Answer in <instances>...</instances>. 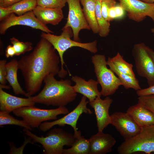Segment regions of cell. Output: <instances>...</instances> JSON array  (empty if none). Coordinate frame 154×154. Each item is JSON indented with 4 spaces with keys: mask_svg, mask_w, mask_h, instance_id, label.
I'll list each match as a JSON object with an SVG mask.
<instances>
[{
    "mask_svg": "<svg viewBox=\"0 0 154 154\" xmlns=\"http://www.w3.org/2000/svg\"><path fill=\"white\" fill-rule=\"evenodd\" d=\"M55 50L48 41L41 37L32 52L18 60V68L25 81L26 97H31L39 90L47 75L59 74L60 60Z\"/></svg>",
    "mask_w": 154,
    "mask_h": 154,
    "instance_id": "6da1fadb",
    "label": "cell"
},
{
    "mask_svg": "<svg viewBox=\"0 0 154 154\" xmlns=\"http://www.w3.org/2000/svg\"><path fill=\"white\" fill-rule=\"evenodd\" d=\"M53 74L48 75L44 78V86L37 95L32 96L35 103L47 106H65L75 99L77 94L71 86L69 79L57 80Z\"/></svg>",
    "mask_w": 154,
    "mask_h": 154,
    "instance_id": "7a4b0ae2",
    "label": "cell"
},
{
    "mask_svg": "<svg viewBox=\"0 0 154 154\" xmlns=\"http://www.w3.org/2000/svg\"><path fill=\"white\" fill-rule=\"evenodd\" d=\"M62 30V32L59 35L43 32L40 35V37L48 41L58 52L61 64V69L58 75L59 77L63 78L65 77L67 74V71L64 69L63 67L65 64L63 55L67 50L73 47H78L95 53L97 52L98 49L96 40L88 43L77 42L71 38L73 36V33L70 27H63Z\"/></svg>",
    "mask_w": 154,
    "mask_h": 154,
    "instance_id": "3957f363",
    "label": "cell"
},
{
    "mask_svg": "<svg viewBox=\"0 0 154 154\" xmlns=\"http://www.w3.org/2000/svg\"><path fill=\"white\" fill-rule=\"evenodd\" d=\"M24 133L35 142L40 144L46 154H62L63 147H71L76 138L74 135L64 131L61 128H54L50 130L45 137L37 136L30 130L24 128Z\"/></svg>",
    "mask_w": 154,
    "mask_h": 154,
    "instance_id": "277c9868",
    "label": "cell"
},
{
    "mask_svg": "<svg viewBox=\"0 0 154 154\" xmlns=\"http://www.w3.org/2000/svg\"><path fill=\"white\" fill-rule=\"evenodd\" d=\"M119 154H132L137 152L150 154L154 152V124L141 127L135 136L124 140L118 147Z\"/></svg>",
    "mask_w": 154,
    "mask_h": 154,
    "instance_id": "5b68a950",
    "label": "cell"
},
{
    "mask_svg": "<svg viewBox=\"0 0 154 154\" xmlns=\"http://www.w3.org/2000/svg\"><path fill=\"white\" fill-rule=\"evenodd\" d=\"M97 81L101 87L102 95L107 96L114 94L122 84L114 73L107 66L104 55L96 54L91 58Z\"/></svg>",
    "mask_w": 154,
    "mask_h": 154,
    "instance_id": "8992f818",
    "label": "cell"
},
{
    "mask_svg": "<svg viewBox=\"0 0 154 154\" xmlns=\"http://www.w3.org/2000/svg\"><path fill=\"white\" fill-rule=\"evenodd\" d=\"M13 112L15 116L22 118L32 128L38 127L44 121L56 119L58 115L66 114L69 112L65 106L53 109H43L34 106L21 107Z\"/></svg>",
    "mask_w": 154,
    "mask_h": 154,
    "instance_id": "52a82bcc",
    "label": "cell"
},
{
    "mask_svg": "<svg viewBox=\"0 0 154 154\" xmlns=\"http://www.w3.org/2000/svg\"><path fill=\"white\" fill-rule=\"evenodd\" d=\"M87 98L86 97L83 96L79 104L72 111L58 119L42 123L39 127L40 130L44 132L55 125L63 126L67 125L71 126L73 128L74 135L76 138L81 136V132L80 131L78 130L76 127L79 117L83 113L91 114L93 113L87 107V104L89 102L86 100Z\"/></svg>",
    "mask_w": 154,
    "mask_h": 154,
    "instance_id": "ba28073f",
    "label": "cell"
},
{
    "mask_svg": "<svg viewBox=\"0 0 154 154\" xmlns=\"http://www.w3.org/2000/svg\"><path fill=\"white\" fill-rule=\"evenodd\" d=\"M144 43L134 45L132 56L139 75L145 78L149 86L154 85V64Z\"/></svg>",
    "mask_w": 154,
    "mask_h": 154,
    "instance_id": "9c48e42d",
    "label": "cell"
},
{
    "mask_svg": "<svg viewBox=\"0 0 154 154\" xmlns=\"http://www.w3.org/2000/svg\"><path fill=\"white\" fill-rule=\"evenodd\" d=\"M0 21V33L2 35H4L9 28L17 25L29 27L46 33H53L46 25L38 20L33 11L20 16H16L14 13H11Z\"/></svg>",
    "mask_w": 154,
    "mask_h": 154,
    "instance_id": "30bf717a",
    "label": "cell"
},
{
    "mask_svg": "<svg viewBox=\"0 0 154 154\" xmlns=\"http://www.w3.org/2000/svg\"><path fill=\"white\" fill-rule=\"evenodd\" d=\"M68 7V14L66 23L63 27H70L73 32V40L80 42V31L90 28L81 7L80 0H66Z\"/></svg>",
    "mask_w": 154,
    "mask_h": 154,
    "instance_id": "8fae6325",
    "label": "cell"
},
{
    "mask_svg": "<svg viewBox=\"0 0 154 154\" xmlns=\"http://www.w3.org/2000/svg\"><path fill=\"white\" fill-rule=\"evenodd\" d=\"M118 1L129 19L139 22L148 17L154 22V3H148L140 0Z\"/></svg>",
    "mask_w": 154,
    "mask_h": 154,
    "instance_id": "7c38bea8",
    "label": "cell"
},
{
    "mask_svg": "<svg viewBox=\"0 0 154 154\" xmlns=\"http://www.w3.org/2000/svg\"><path fill=\"white\" fill-rule=\"evenodd\" d=\"M110 116L111 124L115 127L124 140L135 136L141 131V127L126 112H115Z\"/></svg>",
    "mask_w": 154,
    "mask_h": 154,
    "instance_id": "4fadbf2b",
    "label": "cell"
},
{
    "mask_svg": "<svg viewBox=\"0 0 154 154\" xmlns=\"http://www.w3.org/2000/svg\"><path fill=\"white\" fill-rule=\"evenodd\" d=\"M112 102V100L108 96L103 100L100 97H98L89 102L90 106L94 111L98 132L103 131L111 123V118L109 114V110Z\"/></svg>",
    "mask_w": 154,
    "mask_h": 154,
    "instance_id": "5bb4252c",
    "label": "cell"
},
{
    "mask_svg": "<svg viewBox=\"0 0 154 154\" xmlns=\"http://www.w3.org/2000/svg\"><path fill=\"white\" fill-rule=\"evenodd\" d=\"M90 145L89 154H105L111 152L116 143L111 135L98 132L89 139Z\"/></svg>",
    "mask_w": 154,
    "mask_h": 154,
    "instance_id": "9a60e30c",
    "label": "cell"
},
{
    "mask_svg": "<svg viewBox=\"0 0 154 154\" xmlns=\"http://www.w3.org/2000/svg\"><path fill=\"white\" fill-rule=\"evenodd\" d=\"M35 103L32 96L27 98L11 95L0 88V109L10 113L18 108L24 106H34Z\"/></svg>",
    "mask_w": 154,
    "mask_h": 154,
    "instance_id": "2e32d148",
    "label": "cell"
},
{
    "mask_svg": "<svg viewBox=\"0 0 154 154\" xmlns=\"http://www.w3.org/2000/svg\"><path fill=\"white\" fill-rule=\"evenodd\" d=\"M71 80L75 83V85L72 86L75 92L86 97L88 99L89 102L93 100L97 97H101L102 95L98 90V83L97 81L90 79L86 81L77 76H72Z\"/></svg>",
    "mask_w": 154,
    "mask_h": 154,
    "instance_id": "e0dca14e",
    "label": "cell"
},
{
    "mask_svg": "<svg viewBox=\"0 0 154 154\" xmlns=\"http://www.w3.org/2000/svg\"><path fill=\"white\" fill-rule=\"evenodd\" d=\"M38 20L43 24L58 25L64 18L61 9L44 7L37 5L33 11Z\"/></svg>",
    "mask_w": 154,
    "mask_h": 154,
    "instance_id": "ac0fdd59",
    "label": "cell"
},
{
    "mask_svg": "<svg viewBox=\"0 0 154 154\" xmlns=\"http://www.w3.org/2000/svg\"><path fill=\"white\" fill-rule=\"evenodd\" d=\"M126 112L141 127L154 124V114L138 103L129 107Z\"/></svg>",
    "mask_w": 154,
    "mask_h": 154,
    "instance_id": "d6986e66",
    "label": "cell"
},
{
    "mask_svg": "<svg viewBox=\"0 0 154 154\" xmlns=\"http://www.w3.org/2000/svg\"><path fill=\"white\" fill-rule=\"evenodd\" d=\"M6 68L7 72L6 80L12 87L15 94L27 96L26 92L21 87L17 78V71L19 69L18 60L14 58L11 60L6 63Z\"/></svg>",
    "mask_w": 154,
    "mask_h": 154,
    "instance_id": "ffe728a7",
    "label": "cell"
},
{
    "mask_svg": "<svg viewBox=\"0 0 154 154\" xmlns=\"http://www.w3.org/2000/svg\"><path fill=\"white\" fill-rule=\"evenodd\" d=\"M96 0H80L83 11L90 27L94 34L98 33L96 12Z\"/></svg>",
    "mask_w": 154,
    "mask_h": 154,
    "instance_id": "44dd1931",
    "label": "cell"
},
{
    "mask_svg": "<svg viewBox=\"0 0 154 154\" xmlns=\"http://www.w3.org/2000/svg\"><path fill=\"white\" fill-rule=\"evenodd\" d=\"M107 64L117 76L125 89L132 88L136 91L141 89L138 80L136 78H133L119 71L111 61L109 57Z\"/></svg>",
    "mask_w": 154,
    "mask_h": 154,
    "instance_id": "7402d4cb",
    "label": "cell"
},
{
    "mask_svg": "<svg viewBox=\"0 0 154 154\" xmlns=\"http://www.w3.org/2000/svg\"><path fill=\"white\" fill-rule=\"evenodd\" d=\"M90 145L89 139L82 135L76 138L71 147L64 149L63 154H89Z\"/></svg>",
    "mask_w": 154,
    "mask_h": 154,
    "instance_id": "603a6c76",
    "label": "cell"
},
{
    "mask_svg": "<svg viewBox=\"0 0 154 154\" xmlns=\"http://www.w3.org/2000/svg\"><path fill=\"white\" fill-rule=\"evenodd\" d=\"M37 6V0H21L7 7L13 13L17 16L32 11Z\"/></svg>",
    "mask_w": 154,
    "mask_h": 154,
    "instance_id": "cb8c5ba5",
    "label": "cell"
},
{
    "mask_svg": "<svg viewBox=\"0 0 154 154\" xmlns=\"http://www.w3.org/2000/svg\"><path fill=\"white\" fill-rule=\"evenodd\" d=\"M109 58L119 71L133 77L136 78L133 71L132 64L126 62L119 52H117L116 55L113 57Z\"/></svg>",
    "mask_w": 154,
    "mask_h": 154,
    "instance_id": "d4e9b609",
    "label": "cell"
},
{
    "mask_svg": "<svg viewBox=\"0 0 154 154\" xmlns=\"http://www.w3.org/2000/svg\"><path fill=\"white\" fill-rule=\"evenodd\" d=\"M101 1L96 0V20L99 28L98 34L102 37L107 36L110 31V22L106 20L101 12Z\"/></svg>",
    "mask_w": 154,
    "mask_h": 154,
    "instance_id": "484cf974",
    "label": "cell"
},
{
    "mask_svg": "<svg viewBox=\"0 0 154 154\" xmlns=\"http://www.w3.org/2000/svg\"><path fill=\"white\" fill-rule=\"evenodd\" d=\"M7 112L1 111L0 112V125H13L20 126L31 130V128L23 120H18L9 114Z\"/></svg>",
    "mask_w": 154,
    "mask_h": 154,
    "instance_id": "4316f807",
    "label": "cell"
},
{
    "mask_svg": "<svg viewBox=\"0 0 154 154\" xmlns=\"http://www.w3.org/2000/svg\"><path fill=\"white\" fill-rule=\"evenodd\" d=\"M10 40L15 49V56L23 54L33 49L32 43L30 42H21L13 37L11 38Z\"/></svg>",
    "mask_w": 154,
    "mask_h": 154,
    "instance_id": "83f0119b",
    "label": "cell"
},
{
    "mask_svg": "<svg viewBox=\"0 0 154 154\" xmlns=\"http://www.w3.org/2000/svg\"><path fill=\"white\" fill-rule=\"evenodd\" d=\"M66 3V0H37V5L46 8L62 9Z\"/></svg>",
    "mask_w": 154,
    "mask_h": 154,
    "instance_id": "f1b7e54d",
    "label": "cell"
},
{
    "mask_svg": "<svg viewBox=\"0 0 154 154\" xmlns=\"http://www.w3.org/2000/svg\"><path fill=\"white\" fill-rule=\"evenodd\" d=\"M138 100V103L154 114V95L139 96Z\"/></svg>",
    "mask_w": 154,
    "mask_h": 154,
    "instance_id": "f546056e",
    "label": "cell"
},
{
    "mask_svg": "<svg viewBox=\"0 0 154 154\" xmlns=\"http://www.w3.org/2000/svg\"><path fill=\"white\" fill-rule=\"evenodd\" d=\"M116 5V0H104L101 2V12L102 14L106 20L109 21L108 12L112 7Z\"/></svg>",
    "mask_w": 154,
    "mask_h": 154,
    "instance_id": "4dcf8cb0",
    "label": "cell"
},
{
    "mask_svg": "<svg viewBox=\"0 0 154 154\" xmlns=\"http://www.w3.org/2000/svg\"><path fill=\"white\" fill-rule=\"evenodd\" d=\"M7 60H2L0 61V82L2 85H6L7 72L6 68Z\"/></svg>",
    "mask_w": 154,
    "mask_h": 154,
    "instance_id": "1f68e13d",
    "label": "cell"
},
{
    "mask_svg": "<svg viewBox=\"0 0 154 154\" xmlns=\"http://www.w3.org/2000/svg\"><path fill=\"white\" fill-rule=\"evenodd\" d=\"M136 93L139 97L154 95V85L149 86L147 88L141 89L137 90L136 91Z\"/></svg>",
    "mask_w": 154,
    "mask_h": 154,
    "instance_id": "d6a6232c",
    "label": "cell"
},
{
    "mask_svg": "<svg viewBox=\"0 0 154 154\" xmlns=\"http://www.w3.org/2000/svg\"><path fill=\"white\" fill-rule=\"evenodd\" d=\"M114 8L116 15V19H120L123 18L125 15V11L120 5H116Z\"/></svg>",
    "mask_w": 154,
    "mask_h": 154,
    "instance_id": "836d02e7",
    "label": "cell"
},
{
    "mask_svg": "<svg viewBox=\"0 0 154 154\" xmlns=\"http://www.w3.org/2000/svg\"><path fill=\"white\" fill-rule=\"evenodd\" d=\"M13 13L7 7H0V21H1Z\"/></svg>",
    "mask_w": 154,
    "mask_h": 154,
    "instance_id": "e575fe53",
    "label": "cell"
},
{
    "mask_svg": "<svg viewBox=\"0 0 154 154\" xmlns=\"http://www.w3.org/2000/svg\"><path fill=\"white\" fill-rule=\"evenodd\" d=\"M16 52L13 45H11L7 46L5 51V56L7 58L12 57L15 56Z\"/></svg>",
    "mask_w": 154,
    "mask_h": 154,
    "instance_id": "d590c367",
    "label": "cell"
},
{
    "mask_svg": "<svg viewBox=\"0 0 154 154\" xmlns=\"http://www.w3.org/2000/svg\"><path fill=\"white\" fill-rule=\"evenodd\" d=\"M114 7L115 6L110 9L108 12V16L110 22L114 19H116V15Z\"/></svg>",
    "mask_w": 154,
    "mask_h": 154,
    "instance_id": "8d00e7d4",
    "label": "cell"
},
{
    "mask_svg": "<svg viewBox=\"0 0 154 154\" xmlns=\"http://www.w3.org/2000/svg\"><path fill=\"white\" fill-rule=\"evenodd\" d=\"M21 0H4L3 7H6L11 6L14 4Z\"/></svg>",
    "mask_w": 154,
    "mask_h": 154,
    "instance_id": "74e56055",
    "label": "cell"
},
{
    "mask_svg": "<svg viewBox=\"0 0 154 154\" xmlns=\"http://www.w3.org/2000/svg\"><path fill=\"white\" fill-rule=\"evenodd\" d=\"M146 48L147 52L151 58L154 64V51L148 46H147Z\"/></svg>",
    "mask_w": 154,
    "mask_h": 154,
    "instance_id": "f35d334b",
    "label": "cell"
},
{
    "mask_svg": "<svg viewBox=\"0 0 154 154\" xmlns=\"http://www.w3.org/2000/svg\"><path fill=\"white\" fill-rule=\"evenodd\" d=\"M0 88H1L2 89L5 88L7 89H10V86H7L6 85H3L0 84Z\"/></svg>",
    "mask_w": 154,
    "mask_h": 154,
    "instance_id": "ab89813d",
    "label": "cell"
},
{
    "mask_svg": "<svg viewBox=\"0 0 154 154\" xmlns=\"http://www.w3.org/2000/svg\"><path fill=\"white\" fill-rule=\"evenodd\" d=\"M144 2L149 3H154V0H140Z\"/></svg>",
    "mask_w": 154,
    "mask_h": 154,
    "instance_id": "60d3db41",
    "label": "cell"
},
{
    "mask_svg": "<svg viewBox=\"0 0 154 154\" xmlns=\"http://www.w3.org/2000/svg\"><path fill=\"white\" fill-rule=\"evenodd\" d=\"M4 0H0V7H3Z\"/></svg>",
    "mask_w": 154,
    "mask_h": 154,
    "instance_id": "b9f144b4",
    "label": "cell"
},
{
    "mask_svg": "<svg viewBox=\"0 0 154 154\" xmlns=\"http://www.w3.org/2000/svg\"><path fill=\"white\" fill-rule=\"evenodd\" d=\"M151 33L153 34L154 35V27L152 28L151 30Z\"/></svg>",
    "mask_w": 154,
    "mask_h": 154,
    "instance_id": "7bdbcfd3",
    "label": "cell"
},
{
    "mask_svg": "<svg viewBox=\"0 0 154 154\" xmlns=\"http://www.w3.org/2000/svg\"><path fill=\"white\" fill-rule=\"evenodd\" d=\"M99 0V1H102L104 0Z\"/></svg>",
    "mask_w": 154,
    "mask_h": 154,
    "instance_id": "ee69618b",
    "label": "cell"
}]
</instances>
